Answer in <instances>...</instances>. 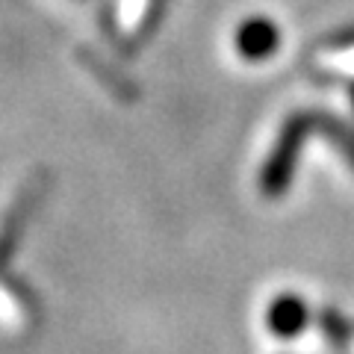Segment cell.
Listing matches in <instances>:
<instances>
[{
  "mask_svg": "<svg viewBox=\"0 0 354 354\" xmlns=\"http://www.w3.org/2000/svg\"><path fill=\"white\" fill-rule=\"evenodd\" d=\"M310 127H313V115H304V113L292 115L281 127V136L274 142L272 153L266 157V165L260 171V189L266 198H281L286 192L298 162V151H301V142Z\"/></svg>",
  "mask_w": 354,
  "mask_h": 354,
  "instance_id": "6da1fadb",
  "label": "cell"
},
{
  "mask_svg": "<svg viewBox=\"0 0 354 354\" xmlns=\"http://www.w3.org/2000/svg\"><path fill=\"white\" fill-rule=\"evenodd\" d=\"M281 44V30L274 27L272 18L266 15H251L245 18L234 32V48L242 59L248 62H263L278 53Z\"/></svg>",
  "mask_w": 354,
  "mask_h": 354,
  "instance_id": "7a4b0ae2",
  "label": "cell"
},
{
  "mask_svg": "<svg viewBox=\"0 0 354 354\" xmlns=\"http://www.w3.org/2000/svg\"><path fill=\"white\" fill-rule=\"evenodd\" d=\"M310 319V310L304 304V298H298L295 292H283L266 310V325L278 339H295L304 330Z\"/></svg>",
  "mask_w": 354,
  "mask_h": 354,
  "instance_id": "3957f363",
  "label": "cell"
},
{
  "mask_svg": "<svg viewBox=\"0 0 354 354\" xmlns=\"http://www.w3.org/2000/svg\"><path fill=\"white\" fill-rule=\"evenodd\" d=\"M30 201H24V207H15L12 216L6 218L3 230H0V263L9 260V254L15 251V242H18V234H21V225L27 221V213H30Z\"/></svg>",
  "mask_w": 354,
  "mask_h": 354,
  "instance_id": "277c9868",
  "label": "cell"
},
{
  "mask_svg": "<svg viewBox=\"0 0 354 354\" xmlns=\"http://www.w3.org/2000/svg\"><path fill=\"white\" fill-rule=\"evenodd\" d=\"M319 121L325 124V130H328V136H330V142L346 153V157L354 162V130L351 127H346L342 121H337L334 115H319Z\"/></svg>",
  "mask_w": 354,
  "mask_h": 354,
  "instance_id": "5b68a950",
  "label": "cell"
},
{
  "mask_svg": "<svg viewBox=\"0 0 354 354\" xmlns=\"http://www.w3.org/2000/svg\"><path fill=\"white\" fill-rule=\"evenodd\" d=\"M351 104H354V95H351Z\"/></svg>",
  "mask_w": 354,
  "mask_h": 354,
  "instance_id": "8992f818",
  "label": "cell"
}]
</instances>
